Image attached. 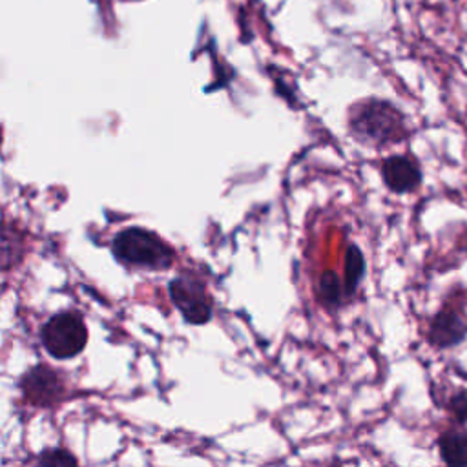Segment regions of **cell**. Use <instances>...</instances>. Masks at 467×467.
Masks as SVG:
<instances>
[{
	"instance_id": "cell-1",
	"label": "cell",
	"mask_w": 467,
	"mask_h": 467,
	"mask_svg": "<svg viewBox=\"0 0 467 467\" xmlns=\"http://www.w3.org/2000/svg\"><path fill=\"white\" fill-rule=\"evenodd\" d=\"M348 128L359 142L370 146L401 142L407 135L401 111L381 99H367L354 104L348 111Z\"/></svg>"
},
{
	"instance_id": "cell-2",
	"label": "cell",
	"mask_w": 467,
	"mask_h": 467,
	"mask_svg": "<svg viewBox=\"0 0 467 467\" xmlns=\"http://www.w3.org/2000/svg\"><path fill=\"white\" fill-rule=\"evenodd\" d=\"M111 252L126 266L166 270L175 261L173 248L157 234L131 226L113 237Z\"/></svg>"
},
{
	"instance_id": "cell-3",
	"label": "cell",
	"mask_w": 467,
	"mask_h": 467,
	"mask_svg": "<svg viewBox=\"0 0 467 467\" xmlns=\"http://www.w3.org/2000/svg\"><path fill=\"white\" fill-rule=\"evenodd\" d=\"M42 343L57 359L78 356L88 343V328L84 317L75 310L51 316L42 327Z\"/></svg>"
},
{
	"instance_id": "cell-4",
	"label": "cell",
	"mask_w": 467,
	"mask_h": 467,
	"mask_svg": "<svg viewBox=\"0 0 467 467\" xmlns=\"http://www.w3.org/2000/svg\"><path fill=\"white\" fill-rule=\"evenodd\" d=\"M168 292L186 323L204 325L212 319V299L202 281H199L197 277L190 274H181L170 281Z\"/></svg>"
},
{
	"instance_id": "cell-5",
	"label": "cell",
	"mask_w": 467,
	"mask_h": 467,
	"mask_svg": "<svg viewBox=\"0 0 467 467\" xmlns=\"http://www.w3.org/2000/svg\"><path fill=\"white\" fill-rule=\"evenodd\" d=\"M18 387L26 398V401L38 409H49L58 405V401L66 394V383L58 370L46 363H38L31 368H27Z\"/></svg>"
},
{
	"instance_id": "cell-6",
	"label": "cell",
	"mask_w": 467,
	"mask_h": 467,
	"mask_svg": "<svg viewBox=\"0 0 467 467\" xmlns=\"http://www.w3.org/2000/svg\"><path fill=\"white\" fill-rule=\"evenodd\" d=\"M429 341L438 348H447L462 343L467 336V319L456 308H441L429 323Z\"/></svg>"
},
{
	"instance_id": "cell-7",
	"label": "cell",
	"mask_w": 467,
	"mask_h": 467,
	"mask_svg": "<svg viewBox=\"0 0 467 467\" xmlns=\"http://www.w3.org/2000/svg\"><path fill=\"white\" fill-rule=\"evenodd\" d=\"M381 179L392 193H410L421 182V170L414 159L392 155L381 166Z\"/></svg>"
},
{
	"instance_id": "cell-8",
	"label": "cell",
	"mask_w": 467,
	"mask_h": 467,
	"mask_svg": "<svg viewBox=\"0 0 467 467\" xmlns=\"http://www.w3.org/2000/svg\"><path fill=\"white\" fill-rule=\"evenodd\" d=\"M27 252V241L22 230L13 224L0 223V272L16 268Z\"/></svg>"
},
{
	"instance_id": "cell-9",
	"label": "cell",
	"mask_w": 467,
	"mask_h": 467,
	"mask_svg": "<svg viewBox=\"0 0 467 467\" xmlns=\"http://www.w3.org/2000/svg\"><path fill=\"white\" fill-rule=\"evenodd\" d=\"M440 456L447 467H467V431L462 427L447 429L438 440Z\"/></svg>"
},
{
	"instance_id": "cell-10",
	"label": "cell",
	"mask_w": 467,
	"mask_h": 467,
	"mask_svg": "<svg viewBox=\"0 0 467 467\" xmlns=\"http://www.w3.org/2000/svg\"><path fill=\"white\" fill-rule=\"evenodd\" d=\"M343 294L345 296H352L356 292V288L359 286L363 275H365V257L361 254V250L356 244H350L345 252V266H343Z\"/></svg>"
},
{
	"instance_id": "cell-11",
	"label": "cell",
	"mask_w": 467,
	"mask_h": 467,
	"mask_svg": "<svg viewBox=\"0 0 467 467\" xmlns=\"http://www.w3.org/2000/svg\"><path fill=\"white\" fill-rule=\"evenodd\" d=\"M317 299L327 306L334 308L343 299V285L334 270H325L317 281Z\"/></svg>"
},
{
	"instance_id": "cell-12",
	"label": "cell",
	"mask_w": 467,
	"mask_h": 467,
	"mask_svg": "<svg viewBox=\"0 0 467 467\" xmlns=\"http://www.w3.org/2000/svg\"><path fill=\"white\" fill-rule=\"evenodd\" d=\"M38 467H78V462L69 451L53 447V449H46L40 454Z\"/></svg>"
},
{
	"instance_id": "cell-13",
	"label": "cell",
	"mask_w": 467,
	"mask_h": 467,
	"mask_svg": "<svg viewBox=\"0 0 467 467\" xmlns=\"http://www.w3.org/2000/svg\"><path fill=\"white\" fill-rule=\"evenodd\" d=\"M449 412L454 416L458 423L467 421V392H456L449 400Z\"/></svg>"
}]
</instances>
